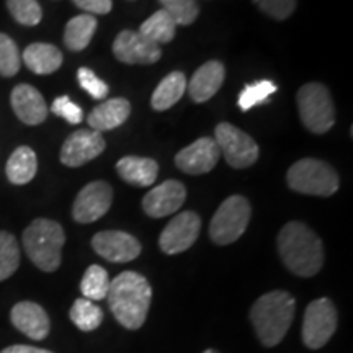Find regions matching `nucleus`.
Here are the masks:
<instances>
[{
    "instance_id": "obj_1",
    "label": "nucleus",
    "mask_w": 353,
    "mask_h": 353,
    "mask_svg": "<svg viewBox=\"0 0 353 353\" xmlns=\"http://www.w3.org/2000/svg\"><path fill=\"white\" fill-rule=\"evenodd\" d=\"M107 299L114 319L125 329L138 330L143 327L151 307L152 288L139 273L123 272L110 281Z\"/></svg>"
},
{
    "instance_id": "obj_2",
    "label": "nucleus",
    "mask_w": 353,
    "mask_h": 353,
    "mask_svg": "<svg viewBox=\"0 0 353 353\" xmlns=\"http://www.w3.org/2000/svg\"><path fill=\"white\" fill-rule=\"evenodd\" d=\"M278 254L285 267L294 275L314 276L324 263V249L317 234L299 221H291L281 228L276 239Z\"/></svg>"
},
{
    "instance_id": "obj_3",
    "label": "nucleus",
    "mask_w": 353,
    "mask_h": 353,
    "mask_svg": "<svg viewBox=\"0 0 353 353\" xmlns=\"http://www.w3.org/2000/svg\"><path fill=\"white\" fill-rule=\"evenodd\" d=\"M296 311V301L288 291H270L250 307V321L265 347H275L285 339Z\"/></svg>"
},
{
    "instance_id": "obj_4",
    "label": "nucleus",
    "mask_w": 353,
    "mask_h": 353,
    "mask_svg": "<svg viewBox=\"0 0 353 353\" xmlns=\"http://www.w3.org/2000/svg\"><path fill=\"white\" fill-rule=\"evenodd\" d=\"M65 242L64 229L52 219H34L23 232V247L30 260L43 272H54L61 265Z\"/></svg>"
},
{
    "instance_id": "obj_5",
    "label": "nucleus",
    "mask_w": 353,
    "mask_h": 353,
    "mask_svg": "<svg viewBox=\"0 0 353 353\" xmlns=\"http://www.w3.org/2000/svg\"><path fill=\"white\" fill-rule=\"evenodd\" d=\"M290 188L304 195L330 196L339 190V175L332 167L317 159H303L286 174Z\"/></svg>"
},
{
    "instance_id": "obj_6",
    "label": "nucleus",
    "mask_w": 353,
    "mask_h": 353,
    "mask_svg": "<svg viewBox=\"0 0 353 353\" xmlns=\"http://www.w3.org/2000/svg\"><path fill=\"white\" fill-rule=\"evenodd\" d=\"M298 108L303 125L314 134H324L335 123L334 101L327 87L311 82L299 88Z\"/></svg>"
},
{
    "instance_id": "obj_7",
    "label": "nucleus",
    "mask_w": 353,
    "mask_h": 353,
    "mask_svg": "<svg viewBox=\"0 0 353 353\" xmlns=\"http://www.w3.org/2000/svg\"><path fill=\"white\" fill-rule=\"evenodd\" d=\"M250 203L241 195H232L223 201L210 224V237L214 244L228 245L236 242L249 226Z\"/></svg>"
},
{
    "instance_id": "obj_8",
    "label": "nucleus",
    "mask_w": 353,
    "mask_h": 353,
    "mask_svg": "<svg viewBox=\"0 0 353 353\" xmlns=\"http://www.w3.org/2000/svg\"><path fill=\"white\" fill-rule=\"evenodd\" d=\"M337 330V309L327 298L309 303L303 319V342L311 350H319Z\"/></svg>"
},
{
    "instance_id": "obj_9",
    "label": "nucleus",
    "mask_w": 353,
    "mask_h": 353,
    "mask_svg": "<svg viewBox=\"0 0 353 353\" xmlns=\"http://www.w3.org/2000/svg\"><path fill=\"white\" fill-rule=\"evenodd\" d=\"M214 141L219 152L234 169H245L254 165L259 159V145L239 128L231 123H219L214 130Z\"/></svg>"
},
{
    "instance_id": "obj_10",
    "label": "nucleus",
    "mask_w": 353,
    "mask_h": 353,
    "mask_svg": "<svg viewBox=\"0 0 353 353\" xmlns=\"http://www.w3.org/2000/svg\"><path fill=\"white\" fill-rule=\"evenodd\" d=\"M200 216L193 211H183V213L176 214L162 231L159 237V247L164 254H182L195 244L200 236Z\"/></svg>"
},
{
    "instance_id": "obj_11",
    "label": "nucleus",
    "mask_w": 353,
    "mask_h": 353,
    "mask_svg": "<svg viewBox=\"0 0 353 353\" xmlns=\"http://www.w3.org/2000/svg\"><path fill=\"white\" fill-rule=\"evenodd\" d=\"M113 201V190L107 182H92L83 187L74 201L72 216L77 223L88 224L108 213Z\"/></svg>"
},
{
    "instance_id": "obj_12",
    "label": "nucleus",
    "mask_w": 353,
    "mask_h": 353,
    "mask_svg": "<svg viewBox=\"0 0 353 353\" xmlns=\"http://www.w3.org/2000/svg\"><path fill=\"white\" fill-rule=\"evenodd\" d=\"M105 139L101 132L94 130H79L64 141L61 149V162L68 167H81L94 161L105 151Z\"/></svg>"
},
{
    "instance_id": "obj_13",
    "label": "nucleus",
    "mask_w": 353,
    "mask_h": 353,
    "mask_svg": "<svg viewBox=\"0 0 353 353\" xmlns=\"http://www.w3.org/2000/svg\"><path fill=\"white\" fill-rule=\"evenodd\" d=\"M113 54L125 64H154L161 59V46L149 41L139 32L125 30L113 43Z\"/></svg>"
},
{
    "instance_id": "obj_14",
    "label": "nucleus",
    "mask_w": 353,
    "mask_h": 353,
    "mask_svg": "<svg viewBox=\"0 0 353 353\" xmlns=\"http://www.w3.org/2000/svg\"><path fill=\"white\" fill-rule=\"evenodd\" d=\"M92 247L100 257L113 263L131 262L141 254L139 241L123 231H101L95 234Z\"/></svg>"
},
{
    "instance_id": "obj_15",
    "label": "nucleus",
    "mask_w": 353,
    "mask_h": 353,
    "mask_svg": "<svg viewBox=\"0 0 353 353\" xmlns=\"http://www.w3.org/2000/svg\"><path fill=\"white\" fill-rule=\"evenodd\" d=\"M219 148L213 138H200L175 156V164L190 175H201L213 170L219 161Z\"/></svg>"
},
{
    "instance_id": "obj_16",
    "label": "nucleus",
    "mask_w": 353,
    "mask_h": 353,
    "mask_svg": "<svg viewBox=\"0 0 353 353\" xmlns=\"http://www.w3.org/2000/svg\"><path fill=\"white\" fill-rule=\"evenodd\" d=\"M187 198V188L176 180H167L152 188L143 200V210L151 218H164L182 208Z\"/></svg>"
},
{
    "instance_id": "obj_17",
    "label": "nucleus",
    "mask_w": 353,
    "mask_h": 353,
    "mask_svg": "<svg viewBox=\"0 0 353 353\" xmlns=\"http://www.w3.org/2000/svg\"><path fill=\"white\" fill-rule=\"evenodd\" d=\"M12 324L33 341H43L48 337L51 329L50 317L46 311L37 303L21 301L12 307Z\"/></svg>"
},
{
    "instance_id": "obj_18",
    "label": "nucleus",
    "mask_w": 353,
    "mask_h": 353,
    "mask_svg": "<svg viewBox=\"0 0 353 353\" xmlns=\"http://www.w3.org/2000/svg\"><path fill=\"white\" fill-rule=\"evenodd\" d=\"M10 101L13 112L25 125L34 126L46 120V101H44L43 95L39 94L37 88L28 85V83H21V85L13 88Z\"/></svg>"
},
{
    "instance_id": "obj_19",
    "label": "nucleus",
    "mask_w": 353,
    "mask_h": 353,
    "mask_svg": "<svg viewBox=\"0 0 353 353\" xmlns=\"http://www.w3.org/2000/svg\"><path fill=\"white\" fill-rule=\"evenodd\" d=\"M224 77H226V69L219 61H210V63L203 64L190 79V83H187L190 97L196 103L208 101L211 97L218 94Z\"/></svg>"
},
{
    "instance_id": "obj_20",
    "label": "nucleus",
    "mask_w": 353,
    "mask_h": 353,
    "mask_svg": "<svg viewBox=\"0 0 353 353\" xmlns=\"http://www.w3.org/2000/svg\"><path fill=\"white\" fill-rule=\"evenodd\" d=\"M130 101L125 99H112L92 110V113L87 117V121L94 131H110L121 126L130 118Z\"/></svg>"
},
{
    "instance_id": "obj_21",
    "label": "nucleus",
    "mask_w": 353,
    "mask_h": 353,
    "mask_svg": "<svg viewBox=\"0 0 353 353\" xmlns=\"http://www.w3.org/2000/svg\"><path fill=\"white\" fill-rule=\"evenodd\" d=\"M117 170L125 182L134 187H151L157 179L159 165L154 159L128 156L118 161Z\"/></svg>"
},
{
    "instance_id": "obj_22",
    "label": "nucleus",
    "mask_w": 353,
    "mask_h": 353,
    "mask_svg": "<svg viewBox=\"0 0 353 353\" xmlns=\"http://www.w3.org/2000/svg\"><path fill=\"white\" fill-rule=\"evenodd\" d=\"M23 63L34 74L48 76L63 65V52L52 44L34 43L23 51Z\"/></svg>"
},
{
    "instance_id": "obj_23",
    "label": "nucleus",
    "mask_w": 353,
    "mask_h": 353,
    "mask_svg": "<svg viewBox=\"0 0 353 353\" xmlns=\"http://www.w3.org/2000/svg\"><path fill=\"white\" fill-rule=\"evenodd\" d=\"M38 170L37 154L28 145H21L8 159L6 172L8 180L15 185H25L32 182Z\"/></svg>"
},
{
    "instance_id": "obj_24",
    "label": "nucleus",
    "mask_w": 353,
    "mask_h": 353,
    "mask_svg": "<svg viewBox=\"0 0 353 353\" xmlns=\"http://www.w3.org/2000/svg\"><path fill=\"white\" fill-rule=\"evenodd\" d=\"M187 90V79L182 72H172L154 90L151 105L156 112H164L174 107Z\"/></svg>"
},
{
    "instance_id": "obj_25",
    "label": "nucleus",
    "mask_w": 353,
    "mask_h": 353,
    "mask_svg": "<svg viewBox=\"0 0 353 353\" xmlns=\"http://www.w3.org/2000/svg\"><path fill=\"white\" fill-rule=\"evenodd\" d=\"M97 30V19L94 15H77L70 19L64 30V43L70 51H82L92 41Z\"/></svg>"
},
{
    "instance_id": "obj_26",
    "label": "nucleus",
    "mask_w": 353,
    "mask_h": 353,
    "mask_svg": "<svg viewBox=\"0 0 353 353\" xmlns=\"http://www.w3.org/2000/svg\"><path fill=\"white\" fill-rule=\"evenodd\" d=\"M176 25L175 21L172 20V17L165 10H159L154 13V15L149 17L148 20L143 21L141 25L139 33L143 34L144 38H148L149 41L156 43L157 46L161 44L170 43L175 37Z\"/></svg>"
},
{
    "instance_id": "obj_27",
    "label": "nucleus",
    "mask_w": 353,
    "mask_h": 353,
    "mask_svg": "<svg viewBox=\"0 0 353 353\" xmlns=\"http://www.w3.org/2000/svg\"><path fill=\"white\" fill-rule=\"evenodd\" d=\"M110 290V276L108 272L100 265H90L83 273L81 281V291L83 298L90 301H101L107 299Z\"/></svg>"
},
{
    "instance_id": "obj_28",
    "label": "nucleus",
    "mask_w": 353,
    "mask_h": 353,
    "mask_svg": "<svg viewBox=\"0 0 353 353\" xmlns=\"http://www.w3.org/2000/svg\"><path fill=\"white\" fill-rule=\"evenodd\" d=\"M69 317L77 325V329L83 330V332H92V330L99 329L101 321H103V311L90 299L81 298L74 301Z\"/></svg>"
},
{
    "instance_id": "obj_29",
    "label": "nucleus",
    "mask_w": 353,
    "mask_h": 353,
    "mask_svg": "<svg viewBox=\"0 0 353 353\" xmlns=\"http://www.w3.org/2000/svg\"><path fill=\"white\" fill-rule=\"evenodd\" d=\"M20 265V247L10 232L0 231V281L10 278Z\"/></svg>"
},
{
    "instance_id": "obj_30",
    "label": "nucleus",
    "mask_w": 353,
    "mask_h": 353,
    "mask_svg": "<svg viewBox=\"0 0 353 353\" xmlns=\"http://www.w3.org/2000/svg\"><path fill=\"white\" fill-rule=\"evenodd\" d=\"M276 92V85L272 81H259L247 85L244 90L241 92L239 95V108L244 110V112H249L254 107H259V105L268 101L272 94Z\"/></svg>"
},
{
    "instance_id": "obj_31",
    "label": "nucleus",
    "mask_w": 353,
    "mask_h": 353,
    "mask_svg": "<svg viewBox=\"0 0 353 353\" xmlns=\"http://www.w3.org/2000/svg\"><path fill=\"white\" fill-rule=\"evenodd\" d=\"M162 10H165L175 21V25H192L200 15V7L196 0H159Z\"/></svg>"
},
{
    "instance_id": "obj_32",
    "label": "nucleus",
    "mask_w": 353,
    "mask_h": 353,
    "mask_svg": "<svg viewBox=\"0 0 353 353\" xmlns=\"http://www.w3.org/2000/svg\"><path fill=\"white\" fill-rule=\"evenodd\" d=\"M8 12L19 23L25 26H34L41 21L43 10L38 0H7Z\"/></svg>"
},
{
    "instance_id": "obj_33",
    "label": "nucleus",
    "mask_w": 353,
    "mask_h": 353,
    "mask_svg": "<svg viewBox=\"0 0 353 353\" xmlns=\"http://www.w3.org/2000/svg\"><path fill=\"white\" fill-rule=\"evenodd\" d=\"M20 52L15 41L0 33V76L12 77L20 70Z\"/></svg>"
},
{
    "instance_id": "obj_34",
    "label": "nucleus",
    "mask_w": 353,
    "mask_h": 353,
    "mask_svg": "<svg viewBox=\"0 0 353 353\" xmlns=\"http://www.w3.org/2000/svg\"><path fill=\"white\" fill-rule=\"evenodd\" d=\"M77 79L83 90L90 97H94L95 100H101L108 95V85L97 76L94 70L81 68L77 70Z\"/></svg>"
},
{
    "instance_id": "obj_35",
    "label": "nucleus",
    "mask_w": 353,
    "mask_h": 353,
    "mask_svg": "<svg viewBox=\"0 0 353 353\" xmlns=\"http://www.w3.org/2000/svg\"><path fill=\"white\" fill-rule=\"evenodd\" d=\"M260 10L275 20H286L296 8V0H254Z\"/></svg>"
},
{
    "instance_id": "obj_36",
    "label": "nucleus",
    "mask_w": 353,
    "mask_h": 353,
    "mask_svg": "<svg viewBox=\"0 0 353 353\" xmlns=\"http://www.w3.org/2000/svg\"><path fill=\"white\" fill-rule=\"evenodd\" d=\"M52 113L57 114V117L64 118L65 121L72 123V125H79L83 120V113L82 108L79 107L77 103H74L69 97H57V99L52 101L51 105Z\"/></svg>"
},
{
    "instance_id": "obj_37",
    "label": "nucleus",
    "mask_w": 353,
    "mask_h": 353,
    "mask_svg": "<svg viewBox=\"0 0 353 353\" xmlns=\"http://www.w3.org/2000/svg\"><path fill=\"white\" fill-rule=\"evenodd\" d=\"M72 2L79 8L88 13H94V15H107L108 12H112L113 7L112 0H72Z\"/></svg>"
},
{
    "instance_id": "obj_38",
    "label": "nucleus",
    "mask_w": 353,
    "mask_h": 353,
    "mask_svg": "<svg viewBox=\"0 0 353 353\" xmlns=\"http://www.w3.org/2000/svg\"><path fill=\"white\" fill-rule=\"evenodd\" d=\"M0 353H52L50 350H44V348L32 347V345H12L3 348Z\"/></svg>"
},
{
    "instance_id": "obj_39",
    "label": "nucleus",
    "mask_w": 353,
    "mask_h": 353,
    "mask_svg": "<svg viewBox=\"0 0 353 353\" xmlns=\"http://www.w3.org/2000/svg\"><path fill=\"white\" fill-rule=\"evenodd\" d=\"M203 353H219V352H216V350H211V348H210V350H205V352H203Z\"/></svg>"
}]
</instances>
